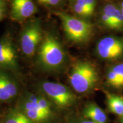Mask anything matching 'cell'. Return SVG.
<instances>
[{"instance_id": "44dd1931", "label": "cell", "mask_w": 123, "mask_h": 123, "mask_svg": "<svg viewBox=\"0 0 123 123\" xmlns=\"http://www.w3.org/2000/svg\"><path fill=\"white\" fill-rule=\"evenodd\" d=\"M63 0H37V2L46 6H56L62 3Z\"/></svg>"}, {"instance_id": "7c38bea8", "label": "cell", "mask_w": 123, "mask_h": 123, "mask_svg": "<svg viewBox=\"0 0 123 123\" xmlns=\"http://www.w3.org/2000/svg\"><path fill=\"white\" fill-rule=\"evenodd\" d=\"M2 123H34L16 107L9 108L3 114Z\"/></svg>"}, {"instance_id": "7a4b0ae2", "label": "cell", "mask_w": 123, "mask_h": 123, "mask_svg": "<svg viewBox=\"0 0 123 123\" xmlns=\"http://www.w3.org/2000/svg\"><path fill=\"white\" fill-rule=\"evenodd\" d=\"M38 87L40 93L46 97L60 113L70 110L76 103V95L63 84L43 81L40 83Z\"/></svg>"}, {"instance_id": "cb8c5ba5", "label": "cell", "mask_w": 123, "mask_h": 123, "mask_svg": "<svg viewBox=\"0 0 123 123\" xmlns=\"http://www.w3.org/2000/svg\"><path fill=\"white\" fill-rule=\"evenodd\" d=\"M120 9H123V1L121 2V4H120Z\"/></svg>"}, {"instance_id": "9c48e42d", "label": "cell", "mask_w": 123, "mask_h": 123, "mask_svg": "<svg viewBox=\"0 0 123 123\" xmlns=\"http://www.w3.org/2000/svg\"><path fill=\"white\" fill-rule=\"evenodd\" d=\"M7 71L0 69V104L12 102L19 94L18 83Z\"/></svg>"}, {"instance_id": "2e32d148", "label": "cell", "mask_w": 123, "mask_h": 123, "mask_svg": "<svg viewBox=\"0 0 123 123\" xmlns=\"http://www.w3.org/2000/svg\"><path fill=\"white\" fill-rule=\"evenodd\" d=\"M107 80L108 83L112 87L119 88V81L117 75L112 70L110 69L108 71L107 74Z\"/></svg>"}, {"instance_id": "8fae6325", "label": "cell", "mask_w": 123, "mask_h": 123, "mask_svg": "<svg viewBox=\"0 0 123 123\" xmlns=\"http://www.w3.org/2000/svg\"><path fill=\"white\" fill-rule=\"evenodd\" d=\"M82 116L97 123H107V116L103 109L94 103H89L84 106Z\"/></svg>"}, {"instance_id": "30bf717a", "label": "cell", "mask_w": 123, "mask_h": 123, "mask_svg": "<svg viewBox=\"0 0 123 123\" xmlns=\"http://www.w3.org/2000/svg\"><path fill=\"white\" fill-rule=\"evenodd\" d=\"M37 7L33 0H12L10 18L16 22H22L33 16Z\"/></svg>"}, {"instance_id": "52a82bcc", "label": "cell", "mask_w": 123, "mask_h": 123, "mask_svg": "<svg viewBox=\"0 0 123 123\" xmlns=\"http://www.w3.org/2000/svg\"><path fill=\"white\" fill-rule=\"evenodd\" d=\"M96 52L105 60H114L123 55V39L117 37H107L98 43Z\"/></svg>"}, {"instance_id": "5bb4252c", "label": "cell", "mask_w": 123, "mask_h": 123, "mask_svg": "<svg viewBox=\"0 0 123 123\" xmlns=\"http://www.w3.org/2000/svg\"><path fill=\"white\" fill-rule=\"evenodd\" d=\"M73 9L74 13L79 16L83 17H89L93 14L94 11L91 10L83 6L74 2Z\"/></svg>"}, {"instance_id": "9a60e30c", "label": "cell", "mask_w": 123, "mask_h": 123, "mask_svg": "<svg viewBox=\"0 0 123 123\" xmlns=\"http://www.w3.org/2000/svg\"><path fill=\"white\" fill-rule=\"evenodd\" d=\"M65 119L67 123H97L82 116H78L71 113L67 115Z\"/></svg>"}, {"instance_id": "8992f818", "label": "cell", "mask_w": 123, "mask_h": 123, "mask_svg": "<svg viewBox=\"0 0 123 123\" xmlns=\"http://www.w3.org/2000/svg\"><path fill=\"white\" fill-rule=\"evenodd\" d=\"M42 39L39 21H34L29 24L23 30L20 39V45L24 54L28 57L33 56Z\"/></svg>"}, {"instance_id": "ffe728a7", "label": "cell", "mask_w": 123, "mask_h": 123, "mask_svg": "<svg viewBox=\"0 0 123 123\" xmlns=\"http://www.w3.org/2000/svg\"><path fill=\"white\" fill-rule=\"evenodd\" d=\"M9 0H0V22L6 17L7 12Z\"/></svg>"}, {"instance_id": "3957f363", "label": "cell", "mask_w": 123, "mask_h": 123, "mask_svg": "<svg viewBox=\"0 0 123 123\" xmlns=\"http://www.w3.org/2000/svg\"><path fill=\"white\" fill-rule=\"evenodd\" d=\"M98 80L96 68L86 62H79L74 64L68 75L71 86L79 93L90 92L96 85Z\"/></svg>"}, {"instance_id": "d6986e66", "label": "cell", "mask_w": 123, "mask_h": 123, "mask_svg": "<svg viewBox=\"0 0 123 123\" xmlns=\"http://www.w3.org/2000/svg\"><path fill=\"white\" fill-rule=\"evenodd\" d=\"M111 69L117 75L119 81V87L123 86V63L116 65L112 67Z\"/></svg>"}, {"instance_id": "4fadbf2b", "label": "cell", "mask_w": 123, "mask_h": 123, "mask_svg": "<svg viewBox=\"0 0 123 123\" xmlns=\"http://www.w3.org/2000/svg\"><path fill=\"white\" fill-rule=\"evenodd\" d=\"M106 100L109 110L120 117L123 116V97L113 93H107Z\"/></svg>"}, {"instance_id": "603a6c76", "label": "cell", "mask_w": 123, "mask_h": 123, "mask_svg": "<svg viewBox=\"0 0 123 123\" xmlns=\"http://www.w3.org/2000/svg\"><path fill=\"white\" fill-rule=\"evenodd\" d=\"M120 120L121 123H123V116L120 117Z\"/></svg>"}, {"instance_id": "d4e9b609", "label": "cell", "mask_w": 123, "mask_h": 123, "mask_svg": "<svg viewBox=\"0 0 123 123\" xmlns=\"http://www.w3.org/2000/svg\"><path fill=\"white\" fill-rule=\"evenodd\" d=\"M120 10H121V13H122L123 15V9H120Z\"/></svg>"}, {"instance_id": "277c9868", "label": "cell", "mask_w": 123, "mask_h": 123, "mask_svg": "<svg viewBox=\"0 0 123 123\" xmlns=\"http://www.w3.org/2000/svg\"><path fill=\"white\" fill-rule=\"evenodd\" d=\"M41 44L38 59L42 67L47 70H56L62 67L66 59L65 52L57 39L47 34Z\"/></svg>"}, {"instance_id": "e0dca14e", "label": "cell", "mask_w": 123, "mask_h": 123, "mask_svg": "<svg viewBox=\"0 0 123 123\" xmlns=\"http://www.w3.org/2000/svg\"><path fill=\"white\" fill-rule=\"evenodd\" d=\"M114 29H120L123 27V15L120 8H117L114 18Z\"/></svg>"}, {"instance_id": "ac0fdd59", "label": "cell", "mask_w": 123, "mask_h": 123, "mask_svg": "<svg viewBox=\"0 0 123 123\" xmlns=\"http://www.w3.org/2000/svg\"><path fill=\"white\" fill-rule=\"evenodd\" d=\"M74 2L95 11L97 4L96 0H74Z\"/></svg>"}, {"instance_id": "5b68a950", "label": "cell", "mask_w": 123, "mask_h": 123, "mask_svg": "<svg viewBox=\"0 0 123 123\" xmlns=\"http://www.w3.org/2000/svg\"><path fill=\"white\" fill-rule=\"evenodd\" d=\"M56 14L62 23L66 36L71 41L85 42L91 37L93 26L91 23L63 12H58Z\"/></svg>"}, {"instance_id": "ba28073f", "label": "cell", "mask_w": 123, "mask_h": 123, "mask_svg": "<svg viewBox=\"0 0 123 123\" xmlns=\"http://www.w3.org/2000/svg\"><path fill=\"white\" fill-rule=\"evenodd\" d=\"M17 66V55L11 37L5 34L0 38V69L12 70Z\"/></svg>"}, {"instance_id": "7402d4cb", "label": "cell", "mask_w": 123, "mask_h": 123, "mask_svg": "<svg viewBox=\"0 0 123 123\" xmlns=\"http://www.w3.org/2000/svg\"><path fill=\"white\" fill-rule=\"evenodd\" d=\"M2 117H3V114L1 113V110H0V123H2Z\"/></svg>"}, {"instance_id": "6da1fadb", "label": "cell", "mask_w": 123, "mask_h": 123, "mask_svg": "<svg viewBox=\"0 0 123 123\" xmlns=\"http://www.w3.org/2000/svg\"><path fill=\"white\" fill-rule=\"evenodd\" d=\"M34 123H57L60 112L41 93L26 92L15 106Z\"/></svg>"}]
</instances>
